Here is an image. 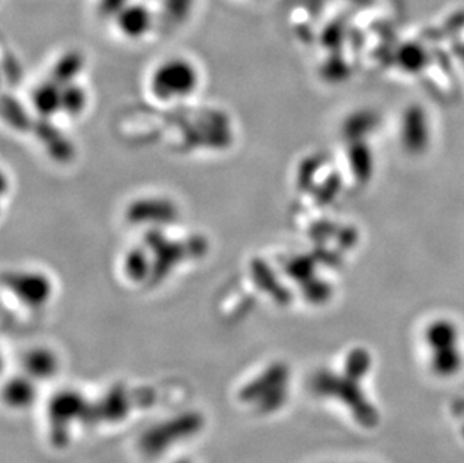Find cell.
<instances>
[{
  "instance_id": "obj_1",
  "label": "cell",
  "mask_w": 464,
  "mask_h": 463,
  "mask_svg": "<svg viewBox=\"0 0 464 463\" xmlns=\"http://www.w3.org/2000/svg\"><path fill=\"white\" fill-rule=\"evenodd\" d=\"M372 368V354L365 348H353L344 357L342 370L319 369L313 373L311 393L315 398L343 405L361 428H376L381 414L363 389V382Z\"/></svg>"
},
{
  "instance_id": "obj_2",
  "label": "cell",
  "mask_w": 464,
  "mask_h": 463,
  "mask_svg": "<svg viewBox=\"0 0 464 463\" xmlns=\"http://www.w3.org/2000/svg\"><path fill=\"white\" fill-rule=\"evenodd\" d=\"M292 379L289 364L272 360L244 376L235 389V402L258 419L276 416L289 403Z\"/></svg>"
},
{
  "instance_id": "obj_3",
  "label": "cell",
  "mask_w": 464,
  "mask_h": 463,
  "mask_svg": "<svg viewBox=\"0 0 464 463\" xmlns=\"http://www.w3.org/2000/svg\"><path fill=\"white\" fill-rule=\"evenodd\" d=\"M155 402L150 387H134L123 380L107 385L97 398H89V429L107 430L122 428Z\"/></svg>"
},
{
  "instance_id": "obj_4",
  "label": "cell",
  "mask_w": 464,
  "mask_h": 463,
  "mask_svg": "<svg viewBox=\"0 0 464 463\" xmlns=\"http://www.w3.org/2000/svg\"><path fill=\"white\" fill-rule=\"evenodd\" d=\"M45 437L54 448H65L89 428V398L79 389H62L45 405Z\"/></svg>"
},
{
  "instance_id": "obj_5",
  "label": "cell",
  "mask_w": 464,
  "mask_h": 463,
  "mask_svg": "<svg viewBox=\"0 0 464 463\" xmlns=\"http://www.w3.org/2000/svg\"><path fill=\"white\" fill-rule=\"evenodd\" d=\"M200 73L185 57H170L155 66L150 77V93L160 103H179L198 93Z\"/></svg>"
},
{
  "instance_id": "obj_6",
  "label": "cell",
  "mask_w": 464,
  "mask_h": 463,
  "mask_svg": "<svg viewBox=\"0 0 464 463\" xmlns=\"http://www.w3.org/2000/svg\"><path fill=\"white\" fill-rule=\"evenodd\" d=\"M429 350L430 368L439 378H452L464 364L460 330L452 320H434L424 332Z\"/></svg>"
},
{
  "instance_id": "obj_7",
  "label": "cell",
  "mask_w": 464,
  "mask_h": 463,
  "mask_svg": "<svg viewBox=\"0 0 464 463\" xmlns=\"http://www.w3.org/2000/svg\"><path fill=\"white\" fill-rule=\"evenodd\" d=\"M205 428V419L200 412L184 411L179 416L158 421L148 432L143 433L139 448L146 458H161L176 444L194 439Z\"/></svg>"
},
{
  "instance_id": "obj_8",
  "label": "cell",
  "mask_w": 464,
  "mask_h": 463,
  "mask_svg": "<svg viewBox=\"0 0 464 463\" xmlns=\"http://www.w3.org/2000/svg\"><path fill=\"white\" fill-rule=\"evenodd\" d=\"M5 286L14 300L29 310H41L50 304L53 284L50 277L38 271H15L5 277Z\"/></svg>"
},
{
  "instance_id": "obj_9",
  "label": "cell",
  "mask_w": 464,
  "mask_h": 463,
  "mask_svg": "<svg viewBox=\"0 0 464 463\" xmlns=\"http://www.w3.org/2000/svg\"><path fill=\"white\" fill-rule=\"evenodd\" d=\"M17 366L20 373L35 380L36 384L43 385L59 375L61 359L47 346H34L20 355Z\"/></svg>"
},
{
  "instance_id": "obj_10",
  "label": "cell",
  "mask_w": 464,
  "mask_h": 463,
  "mask_svg": "<svg viewBox=\"0 0 464 463\" xmlns=\"http://www.w3.org/2000/svg\"><path fill=\"white\" fill-rule=\"evenodd\" d=\"M40 387L35 380H32L18 370L15 371L8 380H5V405L13 411H26L35 405Z\"/></svg>"
},
{
  "instance_id": "obj_11",
  "label": "cell",
  "mask_w": 464,
  "mask_h": 463,
  "mask_svg": "<svg viewBox=\"0 0 464 463\" xmlns=\"http://www.w3.org/2000/svg\"><path fill=\"white\" fill-rule=\"evenodd\" d=\"M114 18L121 34L130 40H140L152 27V13L150 8L134 2L125 5Z\"/></svg>"
},
{
  "instance_id": "obj_12",
  "label": "cell",
  "mask_w": 464,
  "mask_h": 463,
  "mask_svg": "<svg viewBox=\"0 0 464 463\" xmlns=\"http://www.w3.org/2000/svg\"><path fill=\"white\" fill-rule=\"evenodd\" d=\"M32 103L35 112L45 118L62 112V86H59L56 82L40 84L32 94Z\"/></svg>"
},
{
  "instance_id": "obj_13",
  "label": "cell",
  "mask_w": 464,
  "mask_h": 463,
  "mask_svg": "<svg viewBox=\"0 0 464 463\" xmlns=\"http://www.w3.org/2000/svg\"><path fill=\"white\" fill-rule=\"evenodd\" d=\"M88 96L83 89H80L77 84H65L62 86V112L68 116H79L83 113L86 107Z\"/></svg>"
},
{
  "instance_id": "obj_14",
  "label": "cell",
  "mask_w": 464,
  "mask_h": 463,
  "mask_svg": "<svg viewBox=\"0 0 464 463\" xmlns=\"http://www.w3.org/2000/svg\"><path fill=\"white\" fill-rule=\"evenodd\" d=\"M145 254L139 253L137 250L128 253L127 261H125V274L130 277L128 280H137V281L145 280L143 279L145 277Z\"/></svg>"
},
{
  "instance_id": "obj_15",
  "label": "cell",
  "mask_w": 464,
  "mask_h": 463,
  "mask_svg": "<svg viewBox=\"0 0 464 463\" xmlns=\"http://www.w3.org/2000/svg\"><path fill=\"white\" fill-rule=\"evenodd\" d=\"M127 4H130V0H100L102 11L109 13L110 15H113V17H116L119 11Z\"/></svg>"
},
{
  "instance_id": "obj_16",
  "label": "cell",
  "mask_w": 464,
  "mask_h": 463,
  "mask_svg": "<svg viewBox=\"0 0 464 463\" xmlns=\"http://www.w3.org/2000/svg\"><path fill=\"white\" fill-rule=\"evenodd\" d=\"M173 463H194V462H191V460L180 459V460H178V462H173Z\"/></svg>"
}]
</instances>
